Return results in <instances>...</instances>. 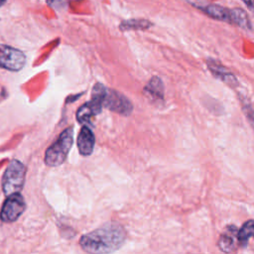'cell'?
I'll list each match as a JSON object with an SVG mask.
<instances>
[{
  "mask_svg": "<svg viewBox=\"0 0 254 254\" xmlns=\"http://www.w3.org/2000/svg\"><path fill=\"white\" fill-rule=\"evenodd\" d=\"M126 239L124 227L118 223H106L103 226L81 236L82 250L88 253L104 254L118 250Z\"/></svg>",
  "mask_w": 254,
  "mask_h": 254,
  "instance_id": "obj_1",
  "label": "cell"
},
{
  "mask_svg": "<svg viewBox=\"0 0 254 254\" xmlns=\"http://www.w3.org/2000/svg\"><path fill=\"white\" fill-rule=\"evenodd\" d=\"M218 248L224 253H232L239 246L238 228L235 225H228L224 228L217 241Z\"/></svg>",
  "mask_w": 254,
  "mask_h": 254,
  "instance_id": "obj_7",
  "label": "cell"
},
{
  "mask_svg": "<svg viewBox=\"0 0 254 254\" xmlns=\"http://www.w3.org/2000/svg\"><path fill=\"white\" fill-rule=\"evenodd\" d=\"M103 106L113 112L124 116L130 115L133 110V105L131 101L125 95L113 89H107Z\"/></svg>",
  "mask_w": 254,
  "mask_h": 254,
  "instance_id": "obj_6",
  "label": "cell"
},
{
  "mask_svg": "<svg viewBox=\"0 0 254 254\" xmlns=\"http://www.w3.org/2000/svg\"><path fill=\"white\" fill-rule=\"evenodd\" d=\"M25 175L26 167L20 161L12 160L2 178V189L5 195L20 192L25 183Z\"/></svg>",
  "mask_w": 254,
  "mask_h": 254,
  "instance_id": "obj_3",
  "label": "cell"
},
{
  "mask_svg": "<svg viewBox=\"0 0 254 254\" xmlns=\"http://www.w3.org/2000/svg\"><path fill=\"white\" fill-rule=\"evenodd\" d=\"M250 5H252V6L254 7V0H252V1H251V4H250Z\"/></svg>",
  "mask_w": 254,
  "mask_h": 254,
  "instance_id": "obj_21",
  "label": "cell"
},
{
  "mask_svg": "<svg viewBox=\"0 0 254 254\" xmlns=\"http://www.w3.org/2000/svg\"><path fill=\"white\" fill-rule=\"evenodd\" d=\"M152 26V23L143 20V19H132V20H127L125 22H122L120 25V29L122 31H127V30H145L148 29L149 27Z\"/></svg>",
  "mask_w": 254,
  "mask_h": 254,
  "instance_id": "obj_15",
  "label": "cell"
},
{
  "mask_svg": "<svg viewBox=\"0 0 254 254\" xmlns=\"http://www.w3.org/2000/svg\"><path fill=\"white\" fill-rule=\"evenodd\" d=\"M26 208L24 197L20 192L8 195L0 211V218L4 222H13L17 220Z\"/></svg>",
  "mask_w": 254,
  "mask_h": 254,
  "instance_id": "obj_4",
  "label": "cell"
},
{
  "mask_svg": "<svg viewBox=\"0 0 254 254\" xmlns=\"http://www.w3.org/2000/svg\"><path fill=\"white\" fill-rule=\"evenodd\" d=\"M73 130L66 128L59 136L58 140L51 145L45 154V163L50 167H59L62 165L72 146L73 143Z\"/></svg>",
  "mask_w": 254,
  "mask_h": 254,
  "instance_id": "obj_2",
  "label": "cell"
},
{
  "mask_svg": "<svg viewBox=\"0 0 254 254\" xmlns=\"http://www.w3.org/2000/svg\"><path fill=\"white\" fill-rule=\"evenodd\" d=\"M26 56L25 54L13 47L0 45V67L18 71L25 65Z\"/></svg>",
  "mask_w": 254,
  "mask_h": 254,
  "instance_id": "obj_5",
  "label": "cell"
},
{
  "mask_svg": "<svg viewBox=\"0 0 254 254\" xmlns=\"http://www.w3.org/2000/svg\"><path fill=\"white\" fill-rule=\"evenodd\" d=\"M145 96L155 103L164 101V83L159 76H153L144 87Z\"/></svg>",
  "mask_w": 254,
  "mask_h": 254,
  "instance_id": "obj_9",
  "label": "cell"
},
{
  "mask_svg": "<svg viewBox=\"0 0 254 254\" xmlns=\"http://www.w3.org/2000/svg\"><path fill=\"white\" fill-rule=\"evenodd\" d=\"M207 67L215 77H217L227 85L231 87H235L238 84V81L235 75L231 73L227 68H225L220 63L213 60H208Z\"/></svg>",
  "mask_w": 254,
  "mask_h": 254,
  "instance_id": "obj_8",
  "label": "cell"
},
{
  "mask_svg": "<svg viewBox=\"0 0 254 254\" xmlns=\"http://www.w3.org/2000/svg\"><path fill=\"white\" fill-rule=\"evenodd\" d=\"M250 237H254V219L246 221L238 229V241L240 247H246Z\"/></svg>",
  "mask_w": 254,
  "mask_h": 254,
  "instance_id": "obj_12",
  "label": "cell"
},
{
  "mask_svg": "<svg viewBox=\"0 0 254 254\" xmlns=\"http://www.w3.org/2000/svg\"><path fill=\"white\" fill-rule=\"evenodd\" d=\"M242 109L244 111V114L249 122V124L251 125V127L253 128L254 130V108L248 104V103H245L243 102V106H242Z\"/></svg>",
  "mask_w": 254,
  "mask_h": 254,
  "instance_id": "obj_17",
  "label": "cell"
},
{
  "mask_svg": "<svg viewBox=\"0 0 254 254\" xmlns=\"http://www.w3.org/2000/svg\"><path fill=\"white\" fill-rule=\"evenodd\" d=\"M243 1H244V2H245V3H246V4H248V5H250V4H251V1H252V0H243Z\"/></svg>",
  "mask_w": 254,
  "mask_h": 254,
  "instance_id": "obj_19",
  "label": "cell"
},
{
  "mask_svg": "<svg viewBox=\"0 0 254 254\" xmlns=\"http://www.w3.org/2000/svg\"><path fill=\"white\" fill-rule=\"evenodd\" d=\"M94 116V113L91 109V107L89 106L88 102H86L85 104L81 105L78 109H77V112H76V119L78 121V123H81V124H85V123H88L91 119V117Z\"/></svg>",
  "mask_w": 254,
  "mask_h": 254,
  "instance_id": "obj_16",
  "label": "cell"
},
{
  "mask_svg": "<svg viewBox=\"0 0 254 254\" xmlns=\"http://www.w3.org/2000/svg\"><path fill=\"white\" fill-rule=\"evenodd\" d=\"M107 93V88L101 83H95L91 91V99L88 101L89 106L91 107L94 115H97L101 112L103 107V102Z\"/></svg>",
  "mask_w": 254,
  "mask_h": 254,
  "instance_id": "obj_11",
  "label": "cell"
},
{
  "mask_svg": "<svg viewBox=\"0 0 254 254\" xmlns=\"http://www.w3.org/2000/svg\"><path fill=\"white\" fill-rule=\"evenodd\" d=\"M68 0H47L48 4L53 8H63L64 5H66Z\"/></svg>",
  "mask_w": 254,
  "mask_h": 254,
  "instance_id": "obj_18",
  "label": "cell"
},
{
  "mask_svg": "<svg viewBox=\"0 0 254 254\" xmlns=\"http://www.w3.org/2000/svg\"><path fill=\"white\" fill-rule=\"evenodd\" d=\"M95 138L91 129L87 126H83L77 137V148L82 156H88L92 153L94 148Z\"/></svg>",
  "mask_w": 254,
  "mask_h": 254,
  "instance_id": "obj_10",
  "label": "cell"
},
{
  "mask_svg": "<svg viewBox=\"0 0 254 254\" xmlns=\"http://www.w3.org/2000/svg\"><path fill=\"white\" fill-rule=\"evenodd\" d=\"M230 23L236 24L239 27L244 29H250L251 27L247 14L242 9H239V8L230 10Z\"/></svg>",
  "mask_w": 254,
  "mask_h": 254,
  "instance_id": "obj_13",
  "label": "cell"
},
{
  "mask_svg": "<svg viewBox=\"0 0 254 254\" xmlns=\"http://www.w3.org/2000/svg\"><path fill=\"white\" fill-rule=\"evenodd\" d=\"M205 12L206 14H208L210 17L214 19L230 22V10L222 6L209 5L205 8Z\"/></svg>",
  "mask_w": 254,
  "mask_h": 254,
  "instance_id": "obj_14",
  "label": "cell"
},
{
  "mask_svg": "<svg viewBox=\"0 0 254 254\" xmlns=\"http://www.w3.org/2000/svg\"><path fill=\"white\" fill-rule=\"evenodd\" d=\"M5 2H6V0H0V7H1L2 5H4Z\"/></svg>",
  "mask_w": 254,
  "mask_h": 254,
  "instance_id": "obj_20",
  "label": "cell"
}]
</instances>
